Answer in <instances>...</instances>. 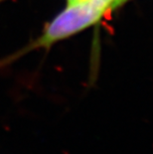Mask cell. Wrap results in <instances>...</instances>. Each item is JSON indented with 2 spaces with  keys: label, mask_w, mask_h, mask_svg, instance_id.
Returning <instances> with one entry per match:
<instances>
[{
  "label": "cell",
  "mask_w": 153,
  "mask_h": 154,
  "mask_svg": "<svg viewBox=\"0 0 153 154\" xmlns=\"http://www.w3.org/2000/svg\"><path fill=\"white\" fill-rule=\"evenodd\" d=\"M106 12L89 0L68 3V7L49 24L38 40L37 46L49 47L70 37L96 23Z\"/></svg>",
  "instance_id": "obj_1"
},
{
  "label": "cell",
  "mask_w": 153,
  "mask_h": 154,
  "mask_svg": "<svg viewBox=\"0 0 153 154\" xmlns=\"http://www.w3.org/2000/svg\"><path fill=\"white\" fill-rule=\"evenodd\" d=\"M97 7H99L103 10L107 11L109 8H113V3L115 0H89Z\"/></svg>",
  "instance_id": "obj_2"
},
{
  "label": "cell",
  "mask_w": 153,
  "mask_h": 154,
  "mask_svg": "<svg viewBox=\"0 0 153 154\" xmlns=\"http://www.w3.org/2000/svg\"><path fill=\"white\" fill-rule=\"evenodd\" d=\"M125 1H126V0H115V3H113V7H115V6H118V5L121 4V3L125 2Z\"/></svg>",
  "instance_id": "obj_3"
},
{
  "label": "cell",
  "mask_w": 153,
  "mask_h": 154,
  "mask_svg": "<svg viewBox=\"0 0 153 154\" xmlns=\"http://www.w3.org/2000/svg\"><path fill=\"white\" fill-rule=\"evenodd\" d=\"M81 1V0H68V3H74V2H78Z\"/></svg>",
  "instance_id": "obj_4"
},
{
  "label": "cell",
  "mask_w": 153,
  "mask_h": 154,
  "mask_svg": "<svg viewBox=\"0 0 153 154\" xmlns=\"http://www.w3.org/2000/svg\"><path fill=\"white\" fill-rule=\"evenodd\" d=\"M0 1H1V0H0Z\"/></svg>",
  "instance_id": "obj_5"
}]
</instances>
